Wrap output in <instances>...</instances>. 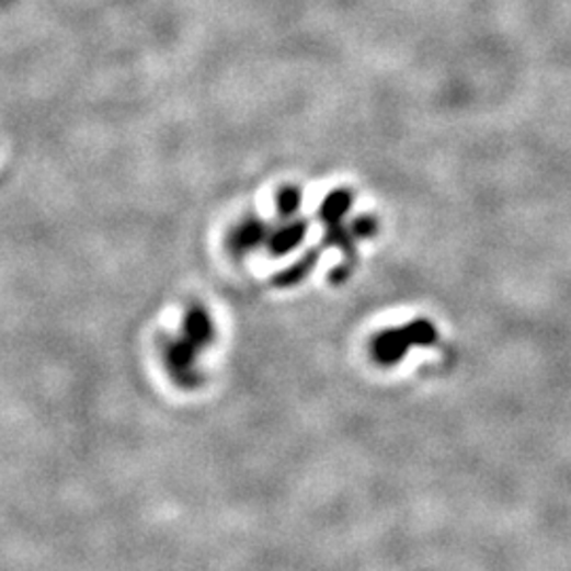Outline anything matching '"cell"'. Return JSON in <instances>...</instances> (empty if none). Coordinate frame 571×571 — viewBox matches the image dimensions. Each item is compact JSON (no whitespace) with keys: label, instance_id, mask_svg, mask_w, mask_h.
Instances as JSON below:
<instances>
[{"label":"cell","instance_id":"1","mask_svg":"<svg viewBox=\"0 0 571 571\" xmlns=\"http://www.w3.org/2000/svg\"><path fill=\"white\" fill-rule=\"evenodd\" d=\"M212 341H214V324H212L210 313L199 305L191 307L184 316L181 336L165 339L163 343V362L179 386L195 388L199 384L195 361Z\"/></svg>","mask_w":571,"mask_h":571},{"label":"cell","instance_id":"2","mask_svg":"<svg viewBox=\"0 0 571 571\" xmlns=\"http://www.w3.org/2000/svg\"><path fill=\"white\" fill-rule=\"evenodd\" d=\"M267 236H270V227L263 220L252 216V218L241 220L240 225L229 233L227 245L233 254H243L259 245H265Z\"/></svg>","mask_w":571,"mask_h":571},{"label":"cell","instance_id":"3","mask_svg":"<svg viewBox=\"0 0 571 571\" xmlns=\"http://www.w3.org/2000/svg\"><path fill=\"white\" fill-rule=\"evenodd\" d=\"M307 229H309L307 220H288L277 229H270L265 248L273 256H286L301 245L307 236Z\"/></svg>","mask_w":571,"mask_h":571},{"label":"cell","instance_id":"4","mask_svg":"<svg viewBox=\"0 0 571 571\" xmlns=\"http://www.w3.org/2000/svg\"><path fill=\"white\" fill-rule=\"evenodd\" d=\"M354 204V195L350 191H332L331 195L322 202L320 208V218L327 225H334L341 222L345 212L350 210V206Z\"/></svg>","mask_w":571,"mask_h":571},{"label":"cell","instance_id":"5","mask_svg":"<svg viewBox=\"0 0 571 571\" xmlns=\"http://www.w3.org/2000/svg\"><path fill=\"white\" fill-rule=\"evenodd\" d=\"M302 193L297 186H284L277 191L275 197V208L279 218H293L297 212L301 210Z\"/></svg>","mask_w":571,"mask_h":571}]
</instances>
